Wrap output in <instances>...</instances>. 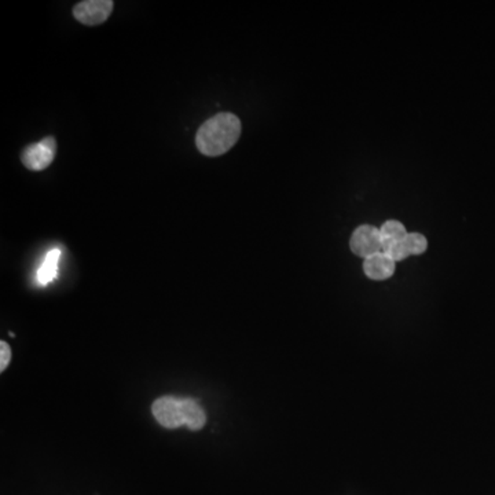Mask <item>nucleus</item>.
Segmentation results:
<instances>
[{"mask_svg": "<svg viewBox=\"0 0 495 495\" xmlns=\"http://www.w3.org/2000/svg\"><path fill=\"white\" fill-rule=\"evenodd\" d=\"M241 130V120L233 113L215 115L200 127L197 149L209 158L225 155L240 140Z\"/></svg>", "mask_w": 495, "mask_h": 495, "instance_id": "obj_1", "label": "nucleus"}, {"mask_svg": "<svg viewBox=\"0 0 495 495\" xmlns=\"http://www.w3.org/2000/svg\"><path fill=\"white\" fill-rule=\"evenodd\" d=\"M151 414L166 430H176L184 425L183 399L171 395L158 397L151 405Z\"/></svg>", "mask_w": 495, "mask_h": 495, "instance_id": "obj_2", "label": "nucleus"}, {"mask_svg": "<svg viewBox=\"0 0 495 495\" xmlns=\"http://www.w3.org/2000/svg\"><path fill=\"white\" fill-rule=\"evenodd\" d=\"M350 248L356 256L363 259L383 252L380 228L371 225L359 226L351 235Z\"/></svg>", "mask_w": 495, "mask_h": 495, "instance_id": "obj_3", "label": "nucleus"}, {"mask_svg": "<svg viewBox=\"0 0 495 495\" xmlns=\"http://www.w3.org/2000/svg\"><path fill=\"white\" fill-rule=\"evenodd\" d=\"M55 153V140L53 137H47L40 142L27 146L22 151L21 161L30 171H43L51 166Z\"/></svg>", "mask_w": 495, "mask_h": 495, "instance_id": "obj_4", "label": "nucleus"}, {"mask_svg": "<svg viewBox=\"0 0 495 495\" xmlns=\"http://www.w3.org/2000/svg\"><path fill=\"white\" fill-rule=\"evenodd\" d=\"M112 12V0H84L74 6L73 15L81 24L95 27L107 21Z\"/></svg>", "mask_w": 495, "mask_h": 495, "instance_id": "obj_5", "label": "nucleus"}, {"mask_svg": "<svg viewBox=\"0 0 495 495\" xmlns=\"http://www.w3.org/2000/svg\"><path fill=\"white\" fill-rule=\"evenodd\" d=\"M428 241L420 233H409L404 240L392 245L386 251L387 255L394 261L405 260L413 255H422L427 251Z\"/></svg>", "mask_w": 495, "mask_h": 495, "instance_id": "obj_6", "label": "nucleus"}, {"mask_svg": "<svg viewBox=\"0 0 495 495\" xmlns=\"http://www.w3.org/2000/svg\"><path fill=\"white\" fill-rule=\"evenodd\" d=\"M395 263L386 252L376 253L363 261V271L373 281H386L395 274Z\"/></svg>", "mask_w": 495, "mask_h": 495, "instance_id": "obj_7", "label": "nucleus"}, {"mask_svg": "<svg viewBox=\"0 0 495 495\" xmlns=\"http://www.w3.org/2000/svg\"><path fill=\"white\" fill-rule=\"evenodd\" d=\"M407 235H409V233H407L404 223L395 219L387 220V222L380 227V235H381V243H383V252L389 250L395 243L404 240Z\"/></svg>", "mask_w": 495, "mask_h": 495, "instance_id": "obj_8", "label": "nucleus"}, {"mask_svg": "<svg viewBox=\"0 0 495 495\" xmlns=\"http://www.w3.org/2000/svg\"><path fill=\"white\" fill-rule=\"evenodd\" d=\"M183 417L184 425L192 431L202 430L207 424V414L204 409L200 406L199 402L190 397L183 399Z\"/></svg>", "mask_w": 495, "mask_h": 495, "instance_id": "obj_9", "label": "nucleus"}, {"mask_svg": "<svg viewBox=\"0 0 495 495\" xmlns=\"http://www.w3.org/2000/svg\"><path fill=\"white\" fill-rule=\"evenodd\" d=\"M61 250H53L46 255L39 271H38V281L42 285L50 284L58 276V263H60Z\"/></svg>", "mask_w": 495, "mask_h": 495, "instance_id": "obj_10", "label": "nucleus"}, {"mask_svg": "<svg viewBox=\"0 0 495 495\" xmlns=\"http://www.w3.org/2000/svg\"><path fill=\"white\" fill-rule=\"evenodd\" d=\"M10 359H12V350L6 341H0V371L4 373L9 366Z\"/></svg>", "mask_w": 495, "mask_h": 495, "instance_id": "obj_11", "label": "nucleus"}]
</instances>
